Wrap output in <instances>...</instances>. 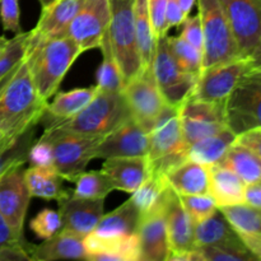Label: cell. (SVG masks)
<instances>
[{"instance_id": "51", "label": "cell", "mask_w": 261, "mask_h": 261, "mask_svg": "<svg viewBox=\"0 0 261 261\" xmlns=\"http://www.w3.org/2000/svg\"><path fill=\"white\" fill-rule=\"evenodd\" d=\"M247 58H249L250 66H251V68L261 70V38L259 40V42L255 45L254 50L251 51V54H250Z\"/></svg>"}, {"instance_id": "16", "label": "cell", "mask_w": 261, "mask_h": 261, "mask_svg": "<svg viewBox=\"0 0 261 261\" xmlns=\"http://www.w3.org/2000/svg\"><path fill=\"white\" fill-rule=\"evenodd\" d=\"M163 213L170 246L167 261L173 255L194 251L196 249L194 240V223L186 213L178 194L170 186L165 194Z\"/></svg>"}, {"instance_id": "25", "label": "cell", "mask_w": 261, "mask_h": 261, "mask_svg": "<svg viewBox=\"0 0 261 261\" xmlns=\"http://www.w3.org/2000/svg\"><path fill=\"white\" fill-rule=\"evenodd\" d=\"M97 93V87L89 88H75L69 92H56L53 101L46 105L40 124L45 129L54 126L61 121L70 119L78 114L82 109L87 106L93 99Z\"/></svg>"}, {"instance_id": "5", "label": "cell", "mask_w": 261, "mask_h": 261, "mask_svg": "<svg viewBox=\"0 0 261 261\" xmlns=\"http://www.w3.org/2000/svg\"><path fill=\"white\" fill-rule=\"evenodd\" d=\"M178 112L180 107L166 103L149 132L148 161L153 172L165 175L170 168L188 158V145L184 139Z\"/></svg>"}, {"instance_id": "53", "label": "cell", "mask_w": 261, "mask_h": 261, "mask_svg": "<svg viewBox=\"0 0 261 261\" xmlns=\"http://www.w3.org/2000/svg\"><path fill=\"white\" fill-rule=\"evenodd\" d=\"M12 140H14V139H9V138H7V135L4 134V132L0 129V149H3V148H4L7 144H9Z\"/></svg>"}, {"instance_id": "23", "label": "cell", "mask_w": 261, "mask_h": 261, "mask_svg": "<svg viewBox=\"0 0 261 261\" xmlns=\"http://www.w3.org/2000/svg\"><path fill=\"white\" fill-rule=\"evenodd\" d=\"M102 171L111 178L115 190L133 194L149 176L150 167L148 157L107 158Z\"/></svg>"}, {"instance_id": "28", "label": "cell", "mask_w": 261, "mask_h": 261, "mask_svg": "<svg viewBox=\"0 0 261 261\" xmlns=\"http://www.w3.org/2000/svg\"><path fill=\"white\" fill-rule=\"evenodd\" d=\"M237 135L228 127L213 135L203 138L198 142L189 145L186 154L190 160L196 161L205 166H213L221 162L226 155L227 150L236 142Z\"/></svg>"}, {"instance_id": "55", "label": "cell", "mask_w": 261, "mask_h": 261, "mask_svg": "<svg viewBox=\"0 0 261 261\" xmlns=\"http://www.w3.org/2000/svg\"><path fill=\"white\" fill-rule=\"evenodd\" d=\"M38 2H40L41 7H42V8H45V7H47V5H50L51 3H54V2H55V0H38Z\"/></svg>"}, {"instance_id": "27", "label": "cell", "mask_w": 261, "mask_h": 261, "mask_svg": "<svg viewBox=\"0 0 261 261\" xmlns=\"http://www.w3.org/2000/svg\"><path fill=\"white\" fill-rule=\"evenodd\" d=\"M24 180L32 198L58 201L69 194L64 178L53 167L30 166L24 170Z\"/></svg>"}, {"instance_id": "31", "label": "cell", "mask_w": 261, "mask_h": 261, "mask_svg": "<svg viewBox=\"0 0 261 261\" xmlns=\"http://www.w3.org/2000/svg\"><path fill=\"white\" fill-rule=\"evenodd\" d=\"M134 23L143 70L152 69L157 47V37L150 19L148 0H134Z\"/></svg>"}, {"instance_id": "29", "label": "cell", "mask_w": 261, "mask_h": 261, "mask_svg": "<svg viewBox=\"0 0 261 261\" xmlns=\"http://www.w3.org/2000/svg\"><path fill=\"white\" fill-rule=\"evenodd\" d=\"M140 219L142 214L139 209L135 206L132 199H129L111 213L103 214L93 232L99 236L134 234L137 233Z\"/></svg>"}, {"instance_id": "36", "label": "cell", "mask_w": 261, "mask_h": 261, "mask_svg": "<svg viewBox=\"0 0 261 261\" xmlns=\"http://www.w3.org/2000/svg\"><path fill=\"white\" fill-rule=\"evenodd\" d=\"M203 261H256L257 257L250 251L242 240L212 246L196 247Z\"/></svg>"}, {"instance_id": "10", "label": "cell", "mask_w": 261, "mask_h": 261, "mask_svg": "<svg viewBox=\"0 0 261 261\" xmlns=\"http://www.w3.org/2000/svg\"><path fill=\"white\" fill-rule=\"evenodd\" d=\"M24 165L15 163L0 173V214L20 242H27L24 221L32 198L24 180Z\"/></svg>"}, {"instance_id": "46", "label": "cell", "mask_w": 261, "mask_h": 261, "mask_svg": "<svg viewBox=\"0 0 261 261\" xmlns=\"http://www.w3.org/2000/svg\"><path fill=\"white\" fill-rule=\"evenodd\" d=\"M168 0H148L150 19H152L153 30L157 40L168 32L167 23H166V10H167Z\"/></svg>"}, {"instance_id": "6", "label": "cell", "mask_w": 261, "mask_h": 261, "mask_svg": "<svg viewBox=\"0 0 261 261\" xmlns=\"http://www.w3.org/2000/svg\"><path fill=\"white\" fill-rule=\"evenodd\" d=\"M204 35L203 69L241 58L231 24L218 0H196Z\"/></svg>"}, {"instance_id": "47", "label": "cell", "mask_w": 261, "mask_h": 261, "mask_svg": "<svg viewBox=\"0 0 261 261\" xmlns=\"http://www.w3.org/2000/svg\"><path fill=\"white\" fill-rule=\"evenodd\" d=\"M28 245H10L0 249V261H32L28 252Z\"/></svg>"}, {"instance_id": "49", "label": "cell", "mask_w": 261, "mask_h": 261, "mask_svg": "<svg viewBox=\"0 0 261 261\" xmlns=\"http://www.w3.org/2000/svg\"><path fill=\"white\" fill-rule=\"evenodd\" d=\"M245 203L261 209V178L255 182L247 184L245 188Z\"/></svg>"}, {"instance_id": "50", "label": "cell", "mask_w": 261, "mask_h": 261, "mask_svg": "<svg viewBox=\"0 0 261 261\" xmlns=\"http://www.w3.org/2000/svg\"><path fill=\"white\" fill-rule=\"evenodd\" d=\"M27 245L28 242H20L17 237L14 236L13 231L10 229V227L8 226V223L5 222V219L3 218V216L0 214V249L5 246H10V245Z\"/></svg>"}, {"instance_id": "17", "label": "cell", "mask_w": 261, "mask_h": 261, "mask_svg": "<svg viewBox=\"0 0 261 261\" xmlns=\"http://www.w3.org/2000/svg\"><path fill=\"white\" fill-rule=\"evenodd\" d=\"M58 205L63 229L82 237L94 231L105 214V199H83L69 193Z\"/></svg>"}, {"instance_id": "45", "label": "cell", "mask_w": 261, "mask_h": 261, "mask_svg": "<svg viewBox=\"0 0 261 261\" xmlns=\"http://www.w3.org/2000/svg\"><path fill=\"white\" fill-rule=\"evenodd\" d=\"M181 37L185 41H188L190 45L200 50L201 53L204 51V35L203 27H201V20L199 14L189 15L182 22V31L180 33Z\"/></svg>"}, {"instance_id": "35", "label": "cell", "mask_w": 261, "mask_h": 261, "mask_svg": "<svg viewBox=\"0 0 261 261\" xmlns=\"http://www.w3.org/2000/svg\"><path fill=\"white\" fill-rule=\"evenodd\" d=\"M75 185L71 194L83 199H106L107 195L115 190L111 178L102 170L99 171H84L75 180Z\"/></svg>"}, {"instance_id": "9", "label": "cell", "mask_w": 261, "mask_h": 261, "mask_svg": "<svg viewBox=\"0 0 261 261\" xmlns=\"http://www.w3.org/2000/svg\"><path fill=\"white\" fill-rule=\"evenodd\" d=\"M153 74L155 82L168 105L181 107L194 93L198 76L184 71L173 59L167 42V35L157 40Z\"/></svg>"}, {"instance_id": "33", "label": "cell", "mask_w": 261, "mask_h": 261, "mask_svg": "<svg viewBox=\"0 0 261 261\" xmlns=\"http://www.w3.org/2000/svg\"><path fill=\"white\" fill-rule=\"evenodd\" d=\"M98 48L102 53V63L96 73L97 89L105 92H122L125 86L124 78L111 50L107 33Z\"/></svg>"}, {"instance_id": "8", "label": "cell", "mask_w": 261, "mask_h": 261, "mask_svg": "<svg viewBox=\"0 0 261 261\" xmlns=\"http://www.w3.org/2000/svg\"><path fill=\"white\" fill-rule=\"evenodd\" d=\"M226 125L237 137L261 127V70L250 66L224 103Z\"/></svg>"}, {"instance_id": "30", "label": "cell", "mask_w": 261, "mask_h": 261, "mask_svg": "<svg viewBox=\"0 0 261 261\" xmlns=\"http://www.w3.org/2000/svg\"><path fill=\"white\" fill-rule=\"evenodd\" d=\"M194 240L195 247H203L240 241L241 239L218 208L205 221L194 224Z\"/></svg>"}, {"instance_id": "43", "label": "cell", "mask_w": 261, "mask_h": 261, "mask_svg": "<svg viewBox=\"0 0 261 261\" xmlns=\"http://www.w3.org/2000/svg\"><path fill=\"white\" fill-rule=\"evenodd\" d=\"M0 20L5 32L20 33L19 0H0Z\"/></svg>"}, {"instance_id": "48", "label": "cell", "mask_w": 261, "mask_h": 261, "mask_svg": "<svg viewBox=\"0 0 261 261\" xmlns=\"http://www.w3.org/2000/svg\"><path fill=\"white\" fill-rule=\"evenodd\" d=\"M236 142L249 148L261 160V127L260 129L249 130V132L239 135L236 138Z\"/></svg>"}, {"instance_id": "42", "label": "cell", "mask_w": 261, "mask_h": 261, "mask_svg": "<svg viewBox=\"0 0 261 261\" xmlns=\"http://www.w3.org/2000/svg\"><path fill=\"white\" fill-rule=\"evenodd\" d=\"M30 227L38 239L46 240L63 229V219L59 212L45 208L31 221Z\"/></svg>"}, {"instance_id": "13", "label": "cell", "mask_w": 261, "mask_h": 261, "mask_svg": "<svg viewBox=\"0 0 261 261\" xmlns=\"http://www.w3.org/2000/svg\"><path fill=\"white\" fill-rule=\"evenodd\" d=\"M110 20V0H84L69 27L68 36L78 45L82 53L98 48L109 30Z\"/></svg>"}, {"instance_id": "26", "label": "cell", "mask_w": 261, "mask_h": 261, "mask_svg": "<svg viewBox=\"0 0 261 261\" xmlns=\"http://www.w3.org/2000/svg\"><path fill=\"white\" fill-rule=\"evenodd\" d=\"M209 194L213 196L217 205L224 206L245 203L246 184L231 168L222 165H213L209 166Z\"/></svg>"}, {"instance_id": "40", "label": "cell", "mask_w": 261, "mask_h": 261, "mask_svg": "<svg viewBox=\"0 0 261 261\" xmlns=\"http://www.w3.org/2000/svg\"><path fill=\"white\" fill-rule=\"evenodd\" d=\"M180 200L194 224L200 223L212 216L218 209L216 200L211 194H194V195H178Z\"/></svg>"}, {"instance_id": "11", "label": "cell", "mask_w": 261, "mask_h": 261, "mask_svg": "<svg viewBox=\"0 0 261 261\" xmlns=\"http://www.w3.org/2000/svg\"><path fill=\"white\" fill-rule=\"evenodd\" d=\"M122 94L133 119L149 134L154 126L155 119L167 103L158 88L153 69L142 70L137 76L130 79L122 88Z\"/></svg>"}, {"instance_id": "1", "label": "cell", "mask_w": 261, "mask_h": 261, "mask_svg": "<svg viewBox=\"0 0 261 261\" xmlns=\"http://www.w3.org/2000/svg\"><path fill=\"white\" fill-rule=\"evenodd\" d=\"M47 102L38 94L25 56L19 65L0 83V129L15 139L40 119Z\"/></svg>"}, {"instance_id": "15", "label": "cell", "mask_w": 261, "mask_h": 261, "mask_svg": "<svg viewBox=\"0 0 261 261\" xmlns=\"http://www.w3.org/2000/svg\"><path fill=\"white\" fill-rule=\"evenodd\" d=\"M149 134L133 117L105 135L94 150V160L119 157H148Z\"/></svg>"}, {"instance_id": "20", "label": "cell", "mask_w": 261, "mask_h": 261, "mask_svg": "<svg viewBox=\"0 0 261 261\" xmlns=\"http://www.w3.org/2000/svg\"><path fill=\"white\" fill-rule=\"evenodd\" d=\"M84 0H55L42 8L36 27L30 31L35 38H58L68 36L74 17L83 5Z\"/></svg>"}, {"instance_id": "22", "label": "cell", "mask_w": 261, "mask_h": 261, "mask_svg": "<svg viewBox=\"0 0 261 261\" xmlns=\"http://www.w3.org/2000/svg\"><path fill=\"white\" fill-rule=\"evenodd\" d=\"M28 252L32 261L54 260H87L84 237L61 229L40 245H28Z\"/></svg>"}, {"instance_id": "14", "label": "cell", "mask_w": 261, "mask_h": 261, "mask_svg": "<svg viewBox=\"0 0 261 261\" xmlns=\"http://www.w3.org/2000/svg\"><path fill=\"white\" fill-rule=\"evenodd\" d=\"M231 24L242 56H249L261 38V0H218Z\"/></svg>"}, {"instance_id": "21", "label": "cell", "mask_w": 261, "mask_h": 261, "mask_svg": "<svg viewBox=\"0 0 261 261\" xmlns=\"http://www.w3.org/2000/svg\"><path fill=\"white\" fill-rule=\"evenodd\" d=\"M247 249L261 256V209L246 203L218 206Z\"/></svg>"}, {"instance_id": "38", "label": "cell", "mask_w": 261, "mask_h": 261, "mask_svg": "<svg viewBox=\"0 0 261 261\" xmlns=\"http://www.w3.org/2000/svg\"><path fill=\"white\" fill-rule=\"evenodd\" d=\"M35 140L36 126H33L0 149V173L15 163H27L28 152Z\"/></svg>"}, {"instance_id": "19", "label": "cell", "mask_w": 261, "mask_h": 261, "mask_svg": "<svg viewBox=\"0 0 261 261\" xmlns=\"http://www.w3.org/2000/svg\"><path fill=\"white\" fill-rule=\"evenodd\" d=\"M87 260L91 261H139L138 234L99 236L93 231L84 237Z\"/></svg>"}, {"instance_id": "18", "label": "cell", "mask_w": 261, "mask_h": 261, "mask_svg": "<svg viewBox=\"0 0 261 261\" xmlns=\"http://www.w3.org/2000/svg\"><path fill=\"white\" fill-rule=\"evenodd\" d=\"M163 200L165 196L157 208L148 212L140 219L137 231L140 250L139 261H167L170 246L163 213Z\"/></svg>"}, {"instance_id": "4", "label": "cell", "mask_w": 261, "mask_h": 261, "mask_svg": "<svg viewBox=\"0 0 261 261\" xmlns=\"http://www.w3.org/2000/svg\"><path fill=\"white\" fill-rule=\"evenodd\" d=\"M111 20L107 37L126 84L143 70L134 23V0H110Z\"/></svg>"}, {"instance_id": "3", "label": "cell", "mask_w": 261, "mask_h": 261, "mask_svg": "<svg viewBox=\"0 0 261 261\" xmlns=\"http://www.w3.org/2000/svg\"><path fill=\"white\" fill-rule=\"evenodd\" d=\"M130 117L132 115L122 92H105L97 89L96 96L84 109L70 119L51 127L103 138Z\"/></svg>"}, {"instance_id": "12", "label": "cell", "mask_w": 261, "mask_h": 261, "mask_svg": "<svg viewBox=\"0 0 261 261\" xmlns=\"http://www.w3.org/2000/svg\"><path fill=\"white\" fill-rule=\"evenodd\" d=\"M249 68V58L241 56L234 60L203 69L199 74L195 89L190 98L213 103H226L237 82Z\"/></svg>"}, {"instance_id": "34", "label": "cell", "mask_w": 261, "mask_h": 261, "mask_svg": "<svg viewBox=\"0 0 261 261\" xmlns=\"http://www.w3.org/2000/svg\"><path fill=\"white\" fill-rule=\"evenodd\" d=\"M168 188V184L166 177L161 172H153L150 171L147 180L132 194V200L139 209L140 214L144 216L152 209L157 208L165 196L166 190Z\"/></svg>"}, {"instance_id": "24", "label": "cell", "mask_w": 261, "mask_h": 261, "mask_svg": "<svg viewBox=\"0 0 261 261\" xmlns=\"http://www.w3.org/2000/svg\"><path fill=\"white\" fill-rule=\"evenodd\" d=\"M168 186L178 195L209 194L211 171L209 166L186 158L165 172Z\"/></svg>"}, {"instance_id": "44", "label": "cell", "mask_w": 261, "mask_h": 261, "mask_svg": "<svg viewBox=\"0 0 261 261\" xmlns=\"http://www.w3.org/2000/svg\"><path fill=\"white\" fill-rule=\"evenodd\" d=\"M27 162L30 163V166L53 167V148H51L47 138L43 134L40 139H36L33 144L31 145Z\"/></svg>"}, {"instance_id": "2", "label": "cell", "mask_w": 261, "mask_h": 261, "mask_svg": "<svg viewBox=\"0 0 261 261\" xmlns=\"http://www.w3.org/2000/svg\"><path fill=\"white\" fill-rule=\"evenodd\" d=\"M82 50L69 36L58 38H28L25 60L33 83L43 101L55 96L63 79Z\"/></svg>"}, {"instance_id": "39", "label": "cell", "mask_w": 261, "mask_h": 261, "mask_svg": "<svg viewBox=\"0 0 261 261\" xmlns=\"http://www.w3.org/2000/svg\"><path fill=\"white\" fill-rule=\"evenodd\" d=\"M28 38H30V32H20L7 41L4 51L0 55V83L24 59Z\"/></svg>"}, {"instance_id": "54", "label": "cell", "mask_w": 261, "mask_h": 261, "mask_svg": "<svg viewBox=\"0 0 261 261\" xmlns=\"http://www.w3.org/2000/svg\"><path fill=\"white\" fill-rule=\"evenodd\" d=\"M7 38H4V37H0V55H2L3 54V51H4V48H5V45H7Z\"/></svg>"}, {"instance_id": "41", "label": "cell", "mask_w": 261, "mask_h": 261, "mask_svg": "<svg viewBox=\"0 0 261 261\" xmlns=\"http://www.w3.org/2000/svg\"><path fill=\"white\" fill-rule=\"evenodd\" d=\"M180 122L181 129H182L184 139H185V143L188 147L193 144V143L203 139V138L222 132V130L227 127V125L222 124V122L204 121V120H196L182 116H180Z\"/></svg>"}, {"instance_id": "7", "label": "cell", "mask_w": 261, "mask_h": 261, "mask_svg": "<svg viewBox=\"0 0 261 261\" xmlns=\"http://www.w3.org/2000/svg\"><path fill=\"white\" fill-rule=\"evenodd\" d=\"M43 135L53 148L54 170L69 182H73L94 160V150L102 139L56 127L45 129Z\"/></svg>"}, {"instance_id": "32", "label": "cell", "mask_w": 261, "mask_h": 261, "mask_svg": "<svg viewBox=\"0 0 261 261\" xmlns=\"http://www.w3.org/2000/svg\"><path fill=\"white\" fill-rule=\"evenodd\" d=\"M217 165L231 168L246 185L261 178V160L249 148L237 142L229 147L223 160Z\"/></svg>"}, {"instance_id": "37", "label": "cell", "mask_w": 261, "mask_h": 261, "mask_svg": "<svg viewBox=\"0 0 261 261\" xmlns=\"http://www.w3.org/2000/svg\"><path fill=\"white\" fill-rule=\"evenodd\" d=\"M167 42L177 65L186 73L199 75L203 70V53L190 45L181 36L177 37L167 36Z\"/></svg>"}, {"instance_id": "52", "label": "cell", "mask_w": 261, "mask_h": 261, "mask_svg": "<svg viewBox=\"0 0 261 261\" xmlns=\"http://www.w3.org/2000/svg\"><path fill=\"white\" fill-rule=\"evenodd\" d=\"M178 3H180V7L184 15H185V18H188L189 15H190L191 9H193L194 5H195L196 0H178Z\"/></svg>"}]
</instances>
